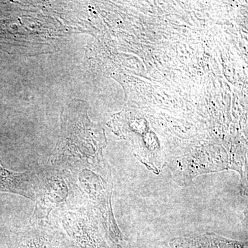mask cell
<instances>
[{"label": "cell", "instance_id": "8", "mask_svg": "<svg viewBox=\"0 0 248 248\" xmlns=\"http://www.w3.org/2000/svg\"><path fill=\"white\" fill-rule=\"evenodd\" d=\"M169 245L170 248H245L241 241L213 233L175 237L170 241Z\"/></svg>", "mask_w": 248, "mask_h": 248}, {"label": "cell", "instance_id": "7", "mask_svg": "<svg viewBox=\"0 0 248 248\" xmlns=\"http://www.w3.org/2000/svg\"><path fill=\"white\" fill-rule=\"evenodd\" d=\"M35 171L14 172L0 166V191L22 196L35 202Z\"/></svg>", "mask_w": 248, "mask_h": 248}, {"label": "cell", "instance_id": "6", "mask_svg": "<svg viewBox=\"0 0 248 248\" xmlns=\"http://www.w3.org/2000/svg\"><path fill=\"white\" fill-rule=\"evenodd\" d=\"M17 248H77L53 221L31 223L18 232Z\"/></svg>", "mask_w": 248, "mask_h": 248}, {"label": "cell", "instance_id": "5", "mask_svg": "<svg viewBox=\"0 0 248 248\" xmlns=\"http://www.w3.org/2000/svg\"><path fill=\"white\" fill-rule=\"evenodd\" d=\"M166 166L174 182L180 186H190L199 176L230 170L229 159L226 156H178L170 158Z\"/></svg>", "mask_w": 248, "mask_h": 248}, {"label": "cell", "instance_id": "4", "mask_svg": "<svg viewBox=\"0 0 248 248\" xmlns=\"http://www.w3.org/2000/svg\"><path fill=\"white\" fill-rule=\"evenodd\" d=\"M50 220L77 248H110V239L102 223L84 205L56 212Z\"/></svg>", "mask_w": 248, "mask_h": 248}, {"label": "cell", "instance_id": "2", "mask_svg": "<svg viewBox=\"0 0 248 248\" xmlns=\"http://www.w3.org/2000/svg\"><path fill=\"white\" fill-rule=\"evenodd\" d=\"M81 205L92 210L107 232L111 244L127 239L116 221L112 209L113 182L110 166L77 165L66 170Z\"/></svg>", "mask_w": 248, "mask_h": 248}, {"label": "cell", "instance_id": "1", "mask_svg": "<svg viewBox=\"0 0 248 248\" xmlns=\"http://www.w3.org/2000/svg\"><path fill=\"white\" fill-rule=\"evenodd\" d=\"M107 145L104 130L91 123L86 112L69 108L63 114L61 132L48 165L68 170L77 165L108 164L102 150Z\"/></svg>", "mask_w": 248, "mask_h": 248}, {"label": "cell", "instance_id": "9", "mask_svg": "<svg viewBox=\"0 0 248 248\" xmlns=\"http://www.w3.org/2000/svg\"><path fill=\"white\" fill-rule=\"evenodd\" d=\"M110 248H136L128 239L120 244L111 245Z\"/></svg>", "mask_w": 248, "mask_h": 248}, {"label": "cell", "instance_id": "3", "mask_svg": "<svg viewBox=\"0 0 248 248\" xmlns=\"http://www.w3.org/2000/svg\"><path fill=\"white\" fill-rule=\"evenodd\" d=\"M35 206L30 222L50 221L56 212L81 206L69 174L46 165L35 171Z\"/></svg>", "mask_w": 248, "mask_h": 248}]
</instances>
